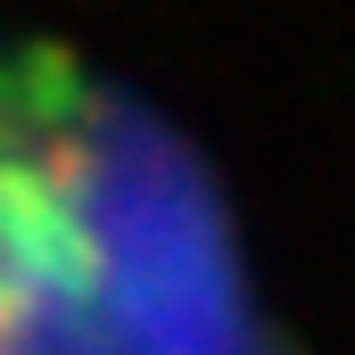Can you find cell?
Returning a JSON list of instances; mask_svg holds the SVG:
<instances>
[{
    "label": "cell",
    "mask_w": 355,
    "mask_h": 355,
    "mask_svg": "<svg viewBox=\"0 0 355 355\" xmlns=\"http://www.w3.org/2000/svg\"><path fill=\"white\" fill-rule=\"evenodd\" d=\"M0 355H232L207 182L67 50L0 42Z\"/></svg>",
    "instance_id": "obj_1"
}]
</instances>
